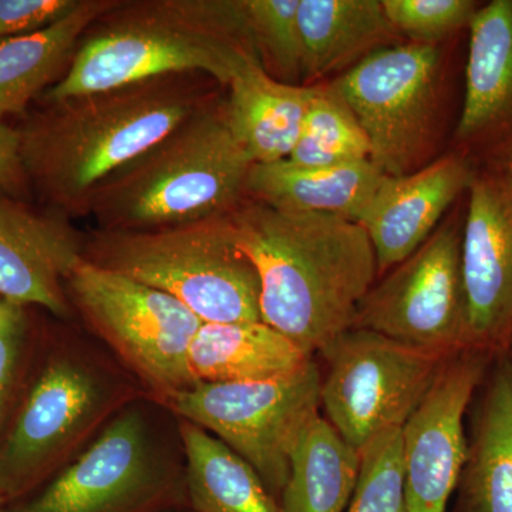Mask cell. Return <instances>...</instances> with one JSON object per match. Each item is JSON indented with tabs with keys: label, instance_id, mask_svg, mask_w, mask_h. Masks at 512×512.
<instances>
[{
	"label": "cell",
	"instance_id": "obj_1",
	"mask_svg": "<svg viewBox=\"0 0 512 512\" xmlns=\"http://www.w3.org/2000/svg\"><path fill=\"white\" fill-rule=\"evenodd\" d=\"M215 86L204 74H170L45 103L18 128L29 187L49 210L87 217L97 188L217 101Z\"/></svg>",
	"mask_w": 512,
	"mask_h": 512
},
{
	"label": "cell",
	"instance_id": "obj_2",
	"mask_svg": "<svg viewBox=\"0 0 512 512\" xmlns=\"http://www.w3.org/2000/svg\"><path fill=\"white\" fill-rule=\"evenodd\" d=\"M231 221L258 274L262 322L312 357L352 328L379 279L372 242L356 221L252 200Z\"/></svg>",
	"mask_w": 512,
	"mask_h": 512
},
{
	"label": "cell",
	"instance_id": "obj_3",
	"mask_svg": "<svg viewBox=\"0 0 512 512\" xmlns=\"http://www.w3.org/2000/svg\"><path fill=\"white\" fill-rule=\"evenodd\" d=\"M144 396L136 377L76 319L40 326L25 382L0 433L6 505L69 466Z\"/></svg>",
	"mask_w": 512,
	"mask_h": 512
},
{
	"label": "cell",
	"instance_id": "obj_4",
	"mask_svg": "<svg viewBox=\"0 0 512 512\" xmlns=\"http://www.w3.org/2000/svg\"><path fill=\"white\" fill-rule=\"evenodd\" d=\"M261 63L241 0H119L83 33L69 70L42 96L55 103L170 74L221 89Z\"/></svg>",
	"mask_w": 512,
	"mask_h": 512
},
{
	"label": "cell",
	"instance_id": "obj_5",
	"mask_svg": "<svg viewBox=\"0 0 512 512\" xmlns=\"http://www.w3.org/2000/svg\"><path fill=\"white\" fill-rule=\"evenodd\" d=\"M252 165L218 99L110 175L94 192L87 217L101 231H154L228 217L248 200Z\"/></svg>",
	"mask_w": 512,
	"mask_h": 512
},
{
	"label": "cell",
	"instance_id": "obj_6",
	"mask_svg": "<svg viewBox=\"0 0 512 512\" xmlns=\"http://www.w3.org/2000/svg\"><path fill=\"white\" fill-rule=\"evenodd\" d=\"M190 505L180 419L144 396L69 466L3 512H157Z\"/></svg>",
	"mask_w": 512,
	"mask_h": 512
},
{
	"label": "cell",
	"instance_id": "obj_7",
	"mask_svg": "<svg viewBox=\"0 0 512 512\" xmlns=\"http://www.w3.org/2000/svg\"><path fill=\"white\" fill-rule=\"evenodd\" d=\"M83 259L173 296L202 322H262L261 284L231 215L154 231L96 228Z\"/></svg>",
	"mask_w": 512,
	"mask_h": 512
},
{
	"label": "cell",
	"instance_id": "obj_8",
	"mask_svg": "<svg viewBox=\"0 0 512 512\" xmlns=\"http://www.w3.org/2000/svg\"><path fill=\"white\" fill-rule=\"evenodd\" d=\"M74 318L167 404L195 386L188 353L202 320L183 303L128 276L82 261L66 279Z\"/></svg>",
	"mask_w": 512,
	"mask_h": 512
},
{
	"label": "cell",
	"instance_id": "obj_9",
	"mask_svg": "<svg viewBox=\"0 0 512 512\" xmlns=\"http://www.w3.org/2000/svg\"><path fill=\"white\" fill-rule=\"evenodd\" d=\"M443 67L441 45L403 42L329 82L355 114L370 161L384 174L402 177L433 161Z\"/></svg>",
	"mask_w": 512,
	"mask_h": 512
},
{
	"label": "cell",
	"instance_id": "obj_10",
	"mask_svg": "<svg viewBox=\"0 0 512 512\" xmlns=\"http://www.w3.org/2000/svg\"><path fill=\"white\" fill-rule=\"evenodd\" d=\"M315 360L291 375L241 383H197L165 406L207 430L254 468L276 501L303 431L320 416Z\"/></svg>",
	"mask_w": 512,
	"mask_h": 512
},
{
	"label": "cell",
	"instance_id": "obj_11",
	"mask_svg": "<svg viewBox=\"0 0 512 512\" xmlns=\"http://www.w3.org/2000/svg\"><path fill=\"white\" fill-rule=\"evenodd\" d=\"M320 355L326 363L323 417L359 451L384 431L404 426L450 357L355 328Z\"/></svg>",
	"mask_w": 512,
	"mask_h": 512
},
{
	"label": "cell",
	"instance_id": "obj_12",
	"mask_svg": "<svg viewBox=\"0 0 512 512\" xmlns=\"http://www.w3.org/2000/svg\"><path fill=\"white\" fill-rule=\"evenodd\" d=\"M463 225L451 215L412 255L380 276L352 328L441 355L468 349Z\"/></svg>",
	"mask_w": 512,
	"mask_h": 512
},
{
	"label": "cell",
	"instance_id": "obj_13",
	"mask_svg": "<svg viewBox=\"0 0 512 512\" xmlns=\"http://www.w3.org/2000/svg\"><path fill=\"white\" fill-rule=\"evenodd\" d=\"M495 356L476 349L448 357L402 427L409 512H446L467 460L466 414Z\"/></svg>",
	"mask_w": 512,
	"mask_h": 512
},
{
	"label": "cell",
	"instance_id": "obj_14",
	"mask_svg": "<svg viewBox=\"0 0 512 512\" xmlns=\"http://www.w3.org/2000/svg\"><path fill=\"white\" fill-rule=\"evenodd\" d=\"M461 258L468 349L503 355L512 336V178L503 167L474 175Z\"/></svg>",
	"mask_w": 512,
	"mask_h": 512
},
{
	"label": "cell",
	"instance_id": "obj_15",
	"mask_svg": "<svg viewBox=\"0 0 512 512\" xmlns=\"http://www.w3.org/2000/svg\"><path fill=\"white\" fill-rule=\"evenodd\" d=\"M84 238L66 215L0 190V298L76 319L64 284L83 259Z\"/></svg>",
	"mask_w": 512,
	"mask_h": 512
},
{
	"label": "cell",
	"instance_id": "obj_16",
	"mask_svg": "<svg viewBox=\"0 0 512 512\" xmlns=\"http://www.w3.org/2000/svg\"><path fill=\"white\" fill-rule=\"evenodd\" d=\"M476 171L470 158L453 151L402 177L384 175L357 220L372 242L379 278L436 231Z\"/></svg>",
	"mask_w": 512,
	"mask_h": 512
},
{
	"label": "cell",
	"instance_id": "obj_17",
	"mask_svg": "<svg viewBox=\"0 0 512 512\" xmlns=\"http://www.w3.org/2000/svg\"><path fill=\"white\" fill-rule=\"evenodd\" d=\"M470 30L466 93L456 127L458 153L512 154V0L480 6Z\"/></svg>",
	"mask_w": 512,
	"mask_h": 512
},
{
	"label": "cell",
	"instance_id": "obj_18",
	"mask_svg": "<svg viewBox=\"0 0 512 512\" xmlns=\"http://www.w3.org/2000/svg\"><path fill=\"white\" fill-rule=\"evenodd\" d=\"M471 406L458 484L464 512H512V366L504 353L494 357Z\"/></svg>",
	"mask_w": 512,
	"mask_h": 512
},
{
	"label": "cell",
	"instance_id": "obj_19",
	"mask_svg": "<svg viewBox=\"0 0 512 512\" xmlns=\"http://www.w3.org/2000/svg\"><path fill=\"white\" fill-rule=\"evenodd\" d=\"M298 22L303 86L340 76L377 50L404 42L382 0H299Z\"/></svg>",
	"mask_w": 512,
	"mask_h": 512
},
{
	"label": "cell",
	"instance_id": "obj_20",
	"mask_svg": "<svg viewBox=\"0 0 512 512\" xmlns=\"http://www.w3.org/2000/svg\"><path fill=\"white\" fill-rule=\"evenodd\" d=\"M227 89L228 126L252 163L288 160L301 136L315 86L278 82L261 63H249Z\"/></svg>",
	"mask_w": 512,
	"mask_h": 512
},
{
	"label": "cell",
	"instance_id": "obj_21",
	"mask_svg": "<svg viewBox=\"0 0 512 512\" xmlns=\"http://www.w3.org/2000/svg\"><path fill=\"white\" fill-rule=\"evenodd\" d=\"M370 160L303 167L291 161L254 164L247 184L248 200L276 210L335 215L359 220L384 178Z\"/></svg>",
	"mask_w": 512,
	"mask_h": 512
},
{
	"label": "cell",
	"instance_id": "obj_22",
	"mask_svg": "<svg viewBox=\"0 0 512 512\" xmlns=\"http://www.w3.org/2000/svg\"><path fill=\"white\" fill-rule=\"evenodd\" d=\"M119 0H80L77 8L39 32L0 42V124L19 116L63 79L86 29Z\"/></svg>",
	"mask_w": 512,
	"mask_h": 512
},
{
	"label": "cell",
	"instance_id": "obj_23",
	"mask_svg": "<svg viewBox=\"0 0 512 512\" xmlns=\"http://www.w3.org/2000/svg\"><path fill=\"white\" fill-rule=\"evenodd\" d=\"M312 359L264 322H202L188 366L195 383H241L291 375Z\"/></svg>",
	"mask_w": 512,
	"mask_h": 512
},
{
	"label": "cell",
	"instance_id": "obj_24",
	"mask_svg": "<svg viewBox=\"0 0 512 512\" xmlns=\"http://www.w3.org/2000/svg\"><path fill=\"white\" fill-rule=\"evenodd\" d=\"M359 471L360 451L320 414L308 424L293 450L279 511L346 512Z\"/></svg>",
	"mask_w": 512,
	"mask_h": 512
},
{
	"label": "cell",
	"instance_id": "obj_25",
	"mask_svg": "<svg viewBox=\"0 0 512 512\" xmlns=\"http://www.w3.org/2000/svg\"><path fill=\"white\" fill-rule=\"evenodd\" d=\"M188 503L195 512H281L244 458L197 424L180 419Z\"/></svg>",
	"mask_w": 512,
	"mask_h": 512
},
{
	"label": "cell",
	"instance_id": "obj_26",
	"mask_svg": "<svg viewBox=\"0 0 512 512\" xmlns=\"http://www.w3.org/2000/svg\"><path fill=\"white\" fill-rule=\"evenodd\" d=\"M370 160V144L355 114L330 84L315 93L288 161L303 167H335Z\"/></svg>",
	"mask_w": 512,
	"mask_h": 512
},
{
	"label": "cell",
	"instance_id": "obj_27",
	"mask_svg": "<svg viewBox=\"0 0 512 512\" xmlns=\"http://www.w3.org/2000/svg\"><path fill=\"white\" fill-rule=\"evenodd\" d=\"M262 67L278 82L303 86L299 0H241Z\"/></svg>",
	"mask_w": 512,
	"mask_h": 512
},
{
	"label": "cell",
	"instance_id": "obj_28",
	"mask_svg": "<svg viewBox=\"0 0 512 512\" xmlns=\"http://www.w3.org/2000/svg\"><path fill=\"white\" fill-rule=\"evenodd\" d=\"M346 512H409L402 427L384 431L360 451L359 478Z\"/></svg>",
	"mask_w": 512,
	"mask_h": 512
},
{
	"label": "cell",
	"instance_id": "obj_29",
	"mask_svg": "<svg viewBox=\"0 0 512 512\" xmlns=\"http://www.w3.org/2000/svg\"><path fill=\"white\" fill-rule=\"evenodd\" d=\"M386 18L403 40L441 45L467 28L480 9L474 0H382Z\"/></svg>",
	"mask_w": 512,
	"mask_h": 512
},
{
	"label": "cell",
	"instance_id": "obj_30",
	"mask_svg": "<svg viewBox=\"0 0 512 512\" xmlns=\"http://www.w3.org/2000/svg\"><path fill=\"white\" fill-rule=\"evenodd\" d=\"M29 308L0 298V433L18 400L39 333Z\"/></svg>",
	"mask_w": 512,
	"mask_h": 512
},
{
	"label": "cell",
	"instance_id": "obj_31",
	"mask_svg": "<svg viewBox=\"0 0 512 512\" xmlns=\"http://www.w3.org/2000/svg\"><path fill=\"white\" fill-rule=\"evenodd\" d=\"M80 0H0V42L39 32L72 13Z\"/></svg>",
	"mask_w": 512,
	"mask_h": 512
},
{
	"label": "cell",
	"instance_id": "obj_32",
	"mask_svg": "<svg viewBox=\"0 0 512 512\" xmlns=\"http://www.w3.org/2000/svg\"><path fill=\"white\" fill-rule=\"evenodd\" d=\"M0 190L13 197H25L30 191L28 177L20 157L18 128L0 124Z\"/></svg>",
	"mask_w": 512,
	"mask_h": 512
},
{
	"label": "cell",
	"instance_id": "obj_33",
	"mask_svg": "<svg viewBox=\"0 0 512 512\" xmlns=\"http://www.w3.org/2000/svg\"><path fill=\"white\" fill-rule=\"evenodd\" d=\"M157 512H195L190 505H178V507L165 508V510Z\"/></svg>",
	"mask_w": 512,
	"mask_h": 512
},
{
	"label": "cell",
	"instance_id": "obj_34",
	"mask_svg": "<svg viewBox=\"0 0 512 512\" xmlns=\"http://www.w3.org/2000/svg\"><path fill=\"white\" fill-rule=\"evenodd\" d=\"M503 168L512 178V154L510 157L507 158V160H505V165H503Z\"/></svg>",
	"mask_w": 512,
	"mask_h": 512
},
{
	"label": "cell",
	"instance_id": "obj_35",
	"mask_svg": "<svg viewBox=\"0 0 512 512\" xmlns=\"http://www.w3.org/2000/svg\"><path fill=\"white\" fill-rule=\"evenodd\" d=\"M504 355L507 356L508 360H510L512 366V336L510 339V343H508L507 349H505Z\"/></svg>",
	"mask_w": 512,
	"mask_h": 512
},
{
	"label": "cell",
	"instance_id": "obj_36",
	"mask_svg": "<svg viewBox=\"0 0 512 512\" xmlns=\"http://www.w3.org/2000/svg\"><path fill=\"white\" fill-rule=\"evenodd\" d=\"M6 507V501L5 498H3L2 491H0V512L5 511Z\"/></svg>",
	"mask_w": 512,
	"mask_h": 512
}]
</instances>
